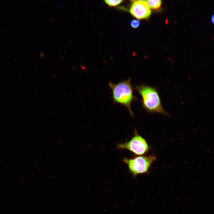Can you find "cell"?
I'll list each match as a JSON object with an SVG mask.
<instances>
[{"label": "cell", "instance_id": "obj_3", "mask_svg": "<svg viewBox=\"0 0 214 214\" xmlns=\"http://www.w3.org/2000/svg\"><path fill=\"white\" fill-rule=\"evenodd\" d=\"M157 159L153 155H139L132 158H125L122 161L127 165L133 176L136 177L139 174H148L152 163Z\"/></svg>", "mask_w": 214, "mask_h": 214}, {"label": "cell", "instance_id": "obj_9", "mask_svg": "<svg viewBox=\"0 0 214 214\" xmlns=\"http://www.w3.org/2000/svg\"><path fill=\"white\" fill-rule=\"evenodd\" d=\"M211 21L212 23L214 24V14L212 16Z\"/></svg>", "mask_w": 214, "mask_h": 214}, {"label": "cell", "instance_id": "obj_10", "mask_svg": "<svg viewBox=\"0 0 214 214\" xmlns=\"http://www.w3.org/2000/svg\"><path fill=\"white\" fill-rule=\"evenodd\" d=\"M40 56H43H43H44V54L43 53H42V52H41V53H40Z\"/></svg>", "mask_w": 214, "mask_h": 214}, {"label": "cell", "instance_id": "obj_1", "mask_svg": "<svg viewBox=\"0 0 214 214\" xmlns=\"http://www.w3.org/2000/svg\"><path fill=\"white\" fill-rule=\"evenodd\" d=\"M136 89L142 97L143 108L150 113H158L168 115L161 105L156 89L142 84L136 86Z\"/></svg>", "mask_w": 214, "mask_h": 214}, {"label": "cell", "instance_id": "obj_8", "mask_svg": "<svg viewBox=\"0 0 214 214\" xmlns=\"http://www.w3.org/2000/svg\"><path fill=\"white\" fill-rule=\"evenodd\" d=\"M130 24L133 28H137L139 26L140 22L138 20L133 19L131 21Z\"/></svg>", "mask_w": 214, "mask_h": 214}, {"label": "cell", "instance_id": "obj_4", "mask_svg": "<svg viewBox=\"0 0 214 214\" xmlns=\"http://www.w3.org/2000/svg\"><path fill=\"white\" fill-rule=\"evenodd\" d=\"M134 135L128 141L124 143L118 144L117 148L118 149H126L135 155H139L146 154L149 150V147L146 140L139 135L136 131Z\"/></svg>", "mask_w": 214, "mask_h": 214}, {"label": "cell", "instance_id": "obj_2", "mask_svg": "<svg viewBox=\"0 0 214 214\" xmlns=\"http://www.w3.org/2000/svg\"><path fill=\"white\" fill-rule=\"evenodd\" d=\"M109 84L112 90L114 102L124 105L131 115L133 116L131 104L136 97L133 95L130 78H129L127 80L121 81L117 84L110 82Z\"/></svg>", "mask_w": 214, "mask_h": 214}, {"label": "cell", "instance_id": "obj_6", "mask_svg": "<svg viewBox=\"0 0 214 214\" xmlns=\"http://www.w3.org/2000/svg\"><path fill=\"white\" fill-rule=\"evenodd\" d=\"M149 6L152 9L157 10L159 9L161 4L160 0L146 1Z\"/></svg>", "mask_w": 214, "mask_h": 214}, {"label": "cell", "instance_id": "obj_7", "mask_svg": "<svg viewBox=\"0 0 214 214\" xmlns=\"http://www.w3.org/2000/svg\"><path fill=\"white\" fill-rule=\"evenodd\" d=\"M105 3H106L108 5L110 6H116L120 3L122 2L123 1V0H106L104 1Z\"/></svg>", "mask_w": 214, "mask_h": 214}, {"label": "cell", "instance_id": "obj_5", "mask_svg": "<svg viewBox=\"0 0 214 214\" xmlns=\"http://www.w3.org/2000/svg\"><path fill=\"white\" fill-rule=\"evenodd\" d=\"M130 12L134 17L139 19H145L150 16L151 12L147 1H132Z\"/></svg>", "mask_w": 214, "mask_h": 214}]
</instances>
